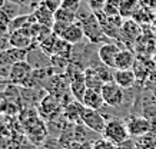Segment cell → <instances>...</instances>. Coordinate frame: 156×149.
<instances>
[{
  "instance_id": "1",
  "label": "cell",
  "mask_w": 156,
  "mask_h": 149,
  "mask_svg": "<svg viewBox=\"0 0 156 149\" xmlns=\"http://www.w3.org/2000/svg\"><path fill=\"white\" fill-rule=\"evenodd\" d=\"M77 22H80L82 27L85 30L86 39L89 40L90 43L100 46V44L106 43V42H110V39H109L108 34L105 33L103 26H102V23L99 22V19H98V16L95 13H90L87 17L77 20Z\"/></svg>"
},
{
  "instance_id": "2",
  "label": "cell",
  "mask_w": 156,
  "mask_h": 149,
  "mask_svg": "<svg viewBox=\"0 0 156 149\" xmlns=\"http://www.w3.org/2000/svg\"><path fill=\"white\" fill-rule=\"evenodd\" d=\"M102 136H105V138L109 139L110 142H113L115 145L122 144L123 140H126L130 138L126 122H123V120H120V119H116V118L108 120L106 128H105Z\"/></svg>"
},
{
  "instance_id": "3",
  "label": "cell",
  "mask_w": 156,
  "mask_h": 149,
  "mask_svg": "<svg viewBox=\"0 0 156 149\" xmlns=\"http://www.w3.org/2000/svg\"><path fill=\"white\" fill-rule=\"evenodd\" d=\"M125 89L120 87L116 82L110 80V82H105L100 92L106 106L109 108H120L125 101Z\"/></svg>"
},
{
  "instance_id": "4",
  "label": "cell",
  "mask_w": 156,
  "mask_h": 149,
  "mask_svg": "<svg viewBox=\"0 0 156 149\" xmlns=\"http://www.w3.org/2000/svg\"><path fill=\"white\" fill-rule=\"evenodd\" d=\"M82 123H83L87 129L102 135L105 128H106L108 120L105 119V116L100 113V111L90 109V108H86L85 106V111H83V115H82Z\"/></svg>"
},
{
  "instance_id": "5",
  "label": "cell",
  "mask_w": 156,
  "mask_h": 149,
  "mask_svg": "<svg viewBox=\"0 0 156 149\" xmlns=\"http://www.w3.org/2000/svg\"><path fill=\"white\" fill-rule=\"evenodd\" d=\"M32 72H33V67L27 60H20V62L14 63L10 67L9 83L16 85V86H24Z\"/></svg>"
},
{
  "instance_id": "6",
  "label": "cell",
  "mask_w": 156,
  "mask_h": 149,
  "mask_svg": "<svg viewBox=\"0 0 156 149\" xmlns=\"http://www.w3.org/2000/svg\"><path fill=\"white\" fill-rule=\"evenodd\" d=\"M126 125H128L130 138H140V136L146 135L147 132H151L153 129L152 128L153 123L145 116H130L126 120Z\"/></svg>"
},
{
  "instance_id": "7",
  "label": "cell",
  "mask_w": 156,
  "mask_h": 149,
  "mask_svg": "<svg viewBox=\"0 0 156 149\" xmlns=\"http://www.w3.org/2000/svg\"><path fill=\"white\" fill-rule=\"evenodd\" d=\"M27 53L29 49H19L10 46L0 52V66L12 67L14 63L20 62V60H27Z\"/></svg>"
},
{
  "instance_id": "8",
  "label": "cell",
  "mask_w": 156,
  "mask_h": 149,
  "mask_svg": "<svg viewBox=\"0 0 156 149\" xmlns=\"http://www.w3.org/2000/svg\"><path fill=\"white\" fill-rule=\"evenodd\" d=\"M9 43L13 48H19V49H30L33 48L34 44V39L30 34L29 27H23V29L14 30L9 33Z\"/></svg>"
},
{
  "instance_id": "9",
  "label": "cell",
  "mask_w": 156,
  "mask_h": 149,
  "mask_svg": "<svg viewBox=\"0 0 156 149\" xmlns=\"http://www.w3.org/2000/svg\"><path fill=\"white\" fill-rule=\"evenodd\" d=\"M83 111H85V105L82 103L80 101L77 99H72L63 106V112H62V116L66 122H70V123H82V115H83Z\"/></svg>"
},
{
  "instance_id": "10",
  "label": "cell",
  "mask_w": 156,
  "mask_h": 149,
  "mask_svg": "<svg viewBox=\"0 0 156 149\" xmlns=\"http://www.w3.org/2000/svg\"><path fill=\"white\" fill-rule=\"evenodd\" d=\"M120 52V46L115 42H106V43L100 44L98 49V55H99V60L106 66L115 69V60L118 53Z\"/></svg>"
},
{
  "instance_id": "11",
  "label": "cell",
  "mask_w": 156,
  "mask_h": 149,
  "mask_svg": "<svg viewBox=\"0 0 156 149\" xmlns=\"http://www.w3.org/2000/svg\"><path fill=\"white\" fill-rule=\"evenodd\" d=\"M27 62L32 65L33 69H44V67H50V56L43 52L37 44H34L33 48L29 49Z\"/></svg>"
},
{
  "instance_id": "12",
  "label": "cell",
  "mask_w": 156,
  "mask_h": 149,
  "mask_svg": "<svg viewBox=\"0 0 156 149\" xmlns=\"http://www.w3.org/2000/svg\"><path fill=\"white\" fill-rule=\"evenodd\" d=\"M60 37L65 39L66 42H69L73 46H76V44H80L86 36H85V30L82 27L80 22L76 20L75 23L69 24L66 29H65V32L60 34Z\"/></svg>"
},
{
  "instance_id": "13",
  "label": "cell",
  "mask_w": 156,
  "mask_h": 149,
  "mask_svg": "<svg viewBox=\"0 0 156 149\" xmlns=\"http://www.w3.org/2000/svg\"><path fill=\"white\" fill-rule=\"evenodd\" d=\"M136 80L137 76L133 69H115L113 70V82H116L125 90L130 89L136 83Z\"/></svg>"
},
{
  "instance_id": "14",
  "label": "cell",
  "mask_w": 156,
  "mask_h": 149,
  "mask_svg": "<svg viewBox=\"0 0 156 149\" xmlns=\"http://www.w3.org/2000/svg\"><path fill=\"white\" fill-rule=\"evenodd\" d=\"M82 103L86 108L96 109V111H102L103 108H106V103H105L103 96H102V92L99 89H90V87H87L85 95H83Z\"/></svg>"
},
{
  "instance_id": "15",
  "label": "cell",
  "mask_w": 156,
  "mask_h": 149,
  "mask_svg": "<svg viewBox=\"0 0 156 149\" xmlns=\"http://www.w3.org/2000/svg\"><path fill=\"white\" fill-rule=\"evenodd\" d=\"M33 16L37 23H42L44 26H49V27H53V24H55V12L49 9L44 3L39 5L33 10Z\"/></svg>"
},
{
  "instance_id": "16",
  "label": "cell",
  "mask_w": 156,
  "mask_h": 149,
  "mask_svg": "<svg viewBox=\"0 0 156 149\" xmlns=\"http://www.w3.org/2000/svg\"><path fill=\"white\" fill-rule=\"evenodd\" d=\"M136 63V58L132 50L129 49H120V52L115 60V69H133Z\"/></svg>"
},
{
  "instance_id": "17",
  "label": "cell",
  "mask_w": 156,
  "mask_h": 149,
  "mask_svg": "<svg viewBox=\"0 0 156 149\" xmlns=\"http://www.w3.org/2000/svg\"><path fill=\"white\" fill-rule=\"evenodd\" d=\"M142 33L140 24L137 23L135 19H125L122 24V34L128 40H136Z\"/></svg>"
},
{
  "instance_id": "18",
  "label": "cell",
  "mask_w": 156,
  "mask_h": 149,
  "mask_svg": "<svg viewBox=\"0 0 156 149\" xmlns=\"http://www.w3.org/2000/svg\"><path fill=\"white\" fill-rule=\"evenodd\" d=\"M85 80H86V85H87V87H90V89H102V86H103V77L99 75V72L96 70L93 66H89L85 69Z\"/></svg>"
},
{
  "instance_id": "19",
  "label": "cell",
  "mask_w": 156,
  "mask_h": 149,
  "mask_svg": "<svg viewBox=\"0 0 156 149\" xmlns=\"http://www.w3.org/2000/svg\"><path fill=\"white\" fill-rule=\"evenodd\" d=\"M139 7V0H120V16L123 19H132Z\"/></svg>"
},
{
  "instance_id": "20",
  "label": "cell",
  "mask_w": 156,
  "mask_h": 149,
  "mask_svg": "<svg viewBox=\"0 0 156 149\" xmlns=\"http://www.w3.org/2000/svg\"><path fill=\"white\" fill-rule=\"evenodd\" d=\"M77 20V16H76V12H72V10L66 9V7H59V9L55 12V22H62V23H67L72 24Z\"/></svg>"
},
{
  "instance_id": "21",
  "label": "cell",
  "mask_w": 156,
  "mask_h": 149,
  "mask_svg": "<svg viewBox=\"0 0 156 149\" xmlns=\"http://www.w3.org/2000/svg\"><path fill=\"white\" fill-rule=\"evenodd\" d=\"M69 65H70V59L65 58V56H59V55L50 56V66L55 73H65Z\"/></svg>"
},
{
  "instance_id": "22",
  "label": "cell",
  "mask_w": 156,
  "mask_h": 149,
  "mask_svg": "<svg viewBox=\"0 0 156 149\" xmlns=\"http://www.w3.org/2000/svg\"><path fill=\"white\" fill-rule=\"evenodd\" d=\"M57 39H59V36H57L56 33H50L48 37L44 39V40H42V42H40L37 46L42 49V50L46 53V55H49V56H53V53H55V48H56Z\"/></svg>"
},
{
  "instance_id": "23",
  "label": "cell",
  "mask_w": 156,
  "mask_h": 149,
  "mask_svg": "<svg viewBox=\"0 0 156 149\" xmlns=\"http://www.w3.org/2000/svg\"><path fill=\"white\" fill-rule=\"evenodd\" d=\"M103 13L106 16H109V17L120 16V0H108Z\"/></svg>"
},
{
  "instance_id": "24",
  "label": "cell",
  "mask_w": 156,
  "mask_h": 149,
  "mask_svg": "<svg viewBox=\"0 0 156 149\" xmlns=\"http://www.w3.org/2000/svg\"><path fill=\"white\" fill-rule=\"evenodd\" d=\"M92 149H116V145L109 139H106L105 136H102V138L95 139L92 142Z\"/></svg>"
},
{
  "instance_id": "25",
  "label": "cell",
  "mask_w": 156,
  "mask_h": 149,
  "mask_svg": "<svg viewBox=\"0 0 156 149\" xmlns=\"http://www.w3.org/2000/svg\"><path fill=\"white\" fill-rule=\"evenodd\" d=\"M89 7L92 9V12L98 15V13H102L105 10V6H106V2L108 0H86Z\"/></svg>"
},
{
  "instance_id": "26",
  "label": "cell",
  "mask_w": 156,
  "mask_h": 149,
  "mask_svg": "<svg viewBox=\"0 0 156 149\" xmlns=\"http://www.w3.org/2000/svg\"><path fill=\"white\" fill-rule=\"evenodd\" d=\"M10 19L5 15V12L0 9V33H9Z\"/></svg>"
},
{
  "instance_id": "27",
  "label": "cell",
  "mask_w": 156,
  "mask_h": 149,
  "mask_svg": "<svg viewBox=\"0 0 156 149\" xmlns=\"http://www.w3.org/2000/svg\"><path fill=\"white\" fill-rule=\"evenodd\" d=\"M83 0H63L62 2V7H66V9L72 10V12H77L79 6L82 5Z\"/></svg>"
},
{
  "instance_id": "28",
  "label": "cell",
  "mask_w": 156,
  "mask_h": 149,
  "mask_svg": "<svg viewBox=\"0 0 156 149\" xmlns=\"http://www.w3.org/2000/svg\"><path fill=\"white\" fill-rule=\"evenodd\" d=\"M65 149H92V142H79V140H75L69 144Z\"/></svg>"
},
{
  "instance_id": "29",
  "label": "cell",
  "mask_w": 156,
  "mask_h": 149,
  "mask_svg": "<svg viewBox=\"0 0 156 149\" xmlns=\"http://www.w3.org/2000/svg\"><path fill=\"white\" fill-rule=\"evenodd\" d=\"M116 149H137V144L132 139V138H129V139L123 140L122 144L116 145Z\"/></svg>"
},
{
  "instance_id": "30",
  "label": "cell",
  "mask_w": 156,
  "mask_h": 149,
  "mask_svg": "<svg viewBox=\"0 0 156 149\" xmlns=\"http://www.w3.org/2000/svg\"><path fill=\"white\" fill-rule=\"evenodd\" d=\"M62 2H63V0H43V3L48 6L50 10H53V12H56V10L60 7Z\"/></svg>"
},
{
  "instance_id": "31",
  "label": "cell",
  "mask_w": 156,
  "mask_h": 149,
  "mask_svg": "<svg viewBox=\"0 0 156 149\" xmlns=\"http://www.w3.org/2000/svg\"><path fill=\"white\" fill-rule=\"evenodd\" d=\"M10 48L9 43V33H0V52Z\"/></svg>"
},
{
  "instance_id": "32",
  "label": "cell",
  "mask_w": 156,
  "mask_h": 149,
  "mask_svg": "<svg viewBox=\"0 0 156 149\" xmlns=\"http://www.w3.org/2000/svg\"><path fill=\"white\" fill-rule=\"evenodd\" d=\"M139 2H140V6H143V7L156 10V0H139Z\"/></svg>"
},
{
  "instance_id": "33",
  "label": "cell",
  "mask_w": 156,
  "mask_h": 149,
  "mask_svg": "<svg viewBox=\"0 0 156 149\" xmlns=\"http://www.w3.org/2000/svg\"><path fill=\"white\" fill-rule=\"evenodd\" d=\"M9 2L17 3V5H20V6H26V7H30V2H32V0H9Z\"/></svg>"
},
{
  "instance_id": "34",
  "label": "cell",
  "mask_w": 156,
  "mask_h": 149,
  "mask_svg": "<svg viewBox=\"0 0 156 149\" xmlns=\"http://www.w3.org/2000/svg\"><path fill=\"white\" fill-rule=\"evenodd\" d=\"M5 3H6V0H0V9L5 6Z\"/></svg>"
},
{
  "instance_id": "35",
  "label": "cell",
  "mask_w": 156,
  "mask_h": 149,
  "mask_svg": "<svg viewBox=\"0 0 156 149\" xmlns=\"http://www.w3.org/2000/svg\"><path fill=\"white\" fill-rule=\"evenodd\" d=\"M137 149H151V148H142V146H137Z\"/></svg>"
}]
</instances>
